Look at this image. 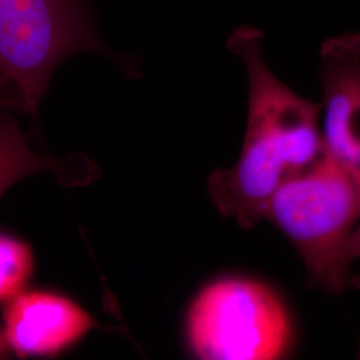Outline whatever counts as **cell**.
Here are the masks:
<instances>
[{
	"mask_svg": "<svg viewBox=\"0 0 360 360\" xmlns=\"http://www.w3.org/2000/svg\"><path fill=\"white\" fill-rule=\"evenodd\" d=\"M229 49L243 60L248 75L245 135L238 162L214 171L207 188L221 217L252 229L264 220L274 193L326 154L321 104L300 96L271 71L257 28L233 30Z\"/></svg>",
	"mask_w": 360,
	"mask_h": 360,
	"instance_id": "6da1fadb",
	"label": "cell"
},
{
	"mask_svg": "<svg viewBox=\"0 0 360 360\" xmlns=\"http://www.w3.org/2000/svg\"><path fill=\"white\" fill-rule=\"evenodd\" d=\"M101 326L71 297L49 290H25L7 304L1 331L13 355L55 358Z\"/></svg>",
	"mask_w": 360,
	"mask_h": 360,
	"instance_id": "5b68a950",
	"label": "cell"
},
{
	"mask_svg": "<svg viewBox=\"0 0 360 360\" xmlns=\"http://www.w3.org/2000/svg\"><path fill=\"white\" fill-rule=\"evenodd\" d=\"M184 336L198 359H284L295 347V322L270 284L231 275L199 290L187 309Z\"/></svg>",
	"mask_w": 360,
	"mask_h": 360,
	"instance_id": "277c9868",
	"label": "cell"
},
{
	"mask_svg": "<svg viewBox=\"0 0 360 360\" xmlns=\"http://www.w3.org/2000/svg\"><path fill=\"white\" fill-rule=\"evenodd\" d=\"M0 105L7 107V98H6V86L4 82L0 80Z\"/></svg>",
	"mask_w": 360,
	"mask_h": 360,
	"instance_id": "8fae6325",
	"label": "cell"
},
{
	"mask_svg": "<svg viewBox=\"0 0 360 360\" xmlns=\"http://www.w3.org/2000/svg\"><path fill=\"white\" fill-rule=\"evenodd\" d=\"M82 52L114 56L87 0H0V80L8 110L38 115L56 68Z\"/></svg>",
	"mask_w": 360,
	"mask_h": 360,
	"instance_id": "3957f363",
	"label": "cell"
},
{
	"mask_svg": "<svg viewBox=\"0 0 360 360\" xmlns=\"http://www.w3.org/2000/svg\"><path fill=\"white\" fill-rule=\"evenodd\" d=\"M321 126L326 153L360 178V34L324 41Z\"/></svg>",
	"mask_w": 360,
	"mask_h": 360,
	"instance_id": "8992f818",
	"label": "cell"
},
{
	"mask_svg": "<svg viewBox=\"0 0 360 360\" xmlns=\"http://www.w3.org/2000/svg\"><path fill=\"white\" fill-rule=\"evenodd\" d=\"M50 172L65 187L89 186L101 175L83 154L52 158L37 154L13 111L0 105V198L20 180Z\"/></svg>",
	"mask_w": 360,
	"mask_h": 360,
	"instance_id": "52a82bcc",
	"label": "cell"
},
{
	"mask_svg": "<svg viewBox=\"0 0 360 360\" xmlns=\"http://www.w3.org/2000/svg\"><path fill=\"white\" fill-rule=\"evenodd\" d=\"M35 272L31 245L8 232L0 231V304H7L27 288Z\"/></svg>",
	"mask_w": 360,
	"mask_h": 360,
	"instance_id": "ba28073f",
	"label": "cell"
},
{
	"mask_svg": "<svg viewBox=\"0 0 360 360\" xmlns=\"http://www.w3.org/2000/svg\"><path fill=\"white\" fill-rule=\"evenodd\" d=\"M264 220L294 245L311 283L342 294L358 282L345 264V250L360 223V178L333 156L326 153L282 184L271 196Z\"/></svg>",
	"mask_w": 360,
	"mask_h": 360,
	"instance_id": "7a4b0ae2",
	"label": "cell"
},
{
	"mask_svg": "<svg viewBox=\"0 0 360 360\" xmlns=\"http://www.w3.org/2000/svg\"><path fill=\"white\" fill-rule=\"evenodd\" d=\"M360 259V223L348 240L345 250V264L351 270L352 263Z\"/></svg>",
	"mask_w": 360,
	"mask_h": 360,
	"instance_id": "9c48e42d",
	"label": "cell"
},
{
	"mask_svg": "<svg viewBox=\"0 0 360 360\" xmlns=\"http://www.w3.org/2000/svg\"><path fill=\"white\" fill-rule=\"evenodd\" d=\"M11 355H13V352L8 347L4 334L1 331V327H0V359H10Z\"/></svg>",
	"mask_w": 360,
	"mask_h": 360,
	"instance_id": "30bf717a",
	"label": "cell"
}]
</instances>
